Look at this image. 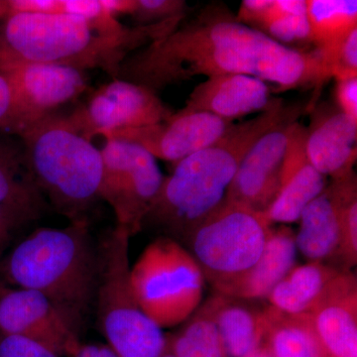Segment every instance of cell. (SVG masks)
Listing matches in <instances>:
<instances>
[{
  "label": "cell",
  "mask_w": 357,
  "mask_h": 357,
  "mask_svg": "<svg viewBox=\"0 0 357 357\" xmlns=\"http://www.w3.org/2000/svg\"><path fill=\"white\" fill-rule=\"evenodd\" d=\"M301 103L283 121L263 134L239 164L225 199L264 213L274 201L280 184L281 170L291 126L298 121Z\"/></svg>",
  "instance_id": "5bb4252c"
},
{
  "label": "cell",
  "mask_w": 357,
  "mask_h": 357,
  "mask_svg": "<svg viewBox=\"0 0 357 357\" xmlns=\"http://www.w3.org/2000/svg\"><path fill=\"white\" fill-rule=\"evenodd\" d=\"M166 351L175 357H225L210 300L166 337Z\"/></svg>",
  "instance_id": "4316f807"
},
{
  "label": "cell",
  "mask_w": 357,
  "mask_h": 357,
  "mask_svg": "<svg viewBox=\"0 0 357 357\" xmlns=\"http://www.w3.org/2000/svg\"><path fill=\"white\" fill-rule=\"evenodd\" d=\"M134 296L160 328L185 323L203 299L204 276L198 262L178 241L160 236L130 268Z\"/></svg>",
  "instance_id": "52a82bcc"
},
{
  "label": "cell",
  "mask_w": 357,
  "mask_h": 357,
  "mask_svg": "<svg viewBox=\"0 0 357 357\" xmlns=\"http://www.w3.org/2000/svg\"><path fill=\"white\" fill-rule=\"evenodd\" d=\"M159 357H175L173 356V354H169V352H164L163 354H162L161 356Z\"/></svg>",
  "instance_id": "d590c367"
},
{
  "label": "cell",
  "mask_w": 357,
  "mask_h": 357,
  "mask_svg": "<svg viewBox=\"0 0 357 357\" xmlns=\"http://www.w3.org/2000/svg\"><path fill=\"white\" fill-rule=\"evenodd\" d=\"M130 16L139 26L156 24L187 16V2L184 0H135Z\"/></svg>",
  "instance_id": "f1b7e54d"
},
{
  "label": "cell",
  "mask_w": 357,
  "mask_h": 357,
  "mask_svg": "<svg viewBox=\"0 0 357 357\" xmlns=\"http://www.w3.org/2000/svg\"><path fill=\"white\" fill-rule=\"evenodd\" d=\"M122 227L109 230L98 243V278L93 307L109 347L119 357H159L166 337L138 305L130 282L129 241Z\"/></svg>",
  "instance_id": "8992f818"
},
{
  "label": "cell",
  "mask_w": 357,
  "mask_h": 357,
  "mask_svg": "<svg viewBox=\"0 0 357 357\" xmlns=\"http://www.w3.org/2000/svg\"><path fill=\"white\" fill-rule=\"evenodd\" d=\"M45 203L28 170L23 150L0 143V206L29 222L41 215Z\"/></svg>",
  "instance_id": "d4e9b609"
},
{
  "label": "cell",
  "mask_w": 357,
  "mask_h": 357,
  "mask_svg": "<svg viewBox=\"0 0 357 357\" xmlns=\"http://www.w3.org/2000/svg\"><path fill=\"white\" fill-rule=\"evenodd\" d=\"M311 109L306 151L312 165L326 178L347 177L354 173L357 158V122L328 102Z\"/></svg>",
  "instance_id": "9a60e30c"
},
{
  "label": "cell",
  "mask_w": 357,
  "mask_h": 357,
  "mask_svg": "<svg viewBox=\"0 0 357 357\" xmlns=\"http://www.w3.org/2000/svg\"><path fill=\"white\" fill-rule=\"evenodd\" d=\"M307 16L311 45L333 73L340 47L357 29V1L307 0Z\"/></svg>",
  "instance_id": "cb8c5ba5"
},
{
  "label": "cell",
  "mask_w": 357,
  "mask_h": 357,
  "mask_svg": "<svg viewBox=\"0 0 357 357\" xmlns=\"http://www.w3.org/2000/svg\"><path fill=\"white\" fill-rule=\"evenodd\" d=\"M98 264V243L84 220L35 230L11 250L2 269L7 281L41 293L82 330L93 307Z\"/></svg>",
  "instance_id": "277c9868"
},
{
  "label": "cell",
  "mask_w": 357,
  "mask_h": 357,
  "mask_svg": "<svg viewBox=\"0 0 357 357\" xmlns=\"http://www.w3.org/2000/svg\"><path fill=\"white\" fill-rule=\"evenodd\" d=\"M225 357H244L262 344L264 309L259 310L227 296L210 298Z\"/></svg>",
  "instance_id": "7402d4cb"
},
{
  "label": "cell",
  "mask_w": 357,
  "mask_h": 357,
  "mask_svg": "<svg viewBox=\"0 0 357 357\" xmlns=\"http://www.w3.org/2000/svg\"><path fill=\"white\" fill-rule=\"evenodd\" d=\"M326 185V177L312 165L306 151V126L294 122L291 126L280 184L274 201L264 213L270 225L292 223Z\"/></svg>",
  "instance_id": "2e32d148"
},
{
  "label": "cell",
  "mask_w": 357,
  "mask_h": 357,
  "mask_svg": "<svg viewBox=\"0 0 357 357\" xmlns=\"http://www.w3.org/2000/svg\"><path fill=\"white\" fill-rule=\"evenodd\" d=\"M6 290V288H4V286L2 285L1 283H0V294H1L2 292H3V291Z\"/></svg>",
  "instance_id": "8d00e7d4"
},
{
  "label": "cell",
  "mask_w": 357,
  "mask_h": 357,
  "mask_svg": "<svg viewBox=\"0 0 357 357\" xmlns=\"http://www.w3.org/2000/svg\"><path fill=\"white\" fill-rule=\"evenodd\" d=\"M0 74L11 84L24 132L88 88L86 72L68 66L2 62Z\"/></svg>",
  "instance_id": "8fae6325"
},
{
  "label": "cell",
  "mask_w": 357,
  "mask_h": 357,
  "mask_svg": "<svg viewBox=\"0 0 357 357\" xmlns=\"http://www.w3.org/2000/svg\"><path fill=\"white\" fill-rule=\"evenodd\" d=\"M185 20L172 32L130 54L117 79L156 93L199 76L248 75L279 91L317 89L333 79L318 52L283 46L239 22L227 4L213 2Z\"/></svg>",
  "instance_id": "6da1fadb"
},
{
  "label": "cell",
  "mask_w": 357,
  "mask_h": 357,
  "mask_svg": "<svg viewBox=\"0 0 357 357\" xmlns=\"http://www.w3.org/2000/svg\"><path fill=\"white\" fill-rule=\"evenodd\" d=\"M337 258L344 269L356 266L357 262V187L347 195L340 217V241Z\"/></svg>",
  "instance_id": "83f0119b"
},
{
  "label": "cell",
  "mask_w": 357,
  "mask_h": 357,
  "mask_svg": "<svg viewBox=\"0 0 357 357\" xmlns=\"http://www.w3.org/2000/svg\"><path fill=\"white\" fill-rule=\"evenodd\" d=\"M20 137L28 170L45 201L70 222L88 220L86 213L100 198V150L55 114Z\"/></svg>",
  "instance_id": "5b68a950"
},
{
  "label": "cell",
  "mask_w": 357,
  "mask_h": 357,
  "mask_svg": "<svg viewBox=\"0 0 357 357\" xmlns=\"http://www.w3.org/2000/svg\"><path fill=\"white\" fill-rule=\"evenodd\" d=\"M283 103L272 98L269 84L248 75L229 74L206 77L185 102V109L208 112L234 122L248 114H262Z\"/></svg>",
  "instance_id": "e0dca14e"
},
{
  "label": "cell",
  "mask_w": 357,
  "mask_h": 357,
  "mask_svg": "<svg viewBox=\"0 0 357 357\" xmlns=\"http://www.w3.org/2000/svg\"><path fill=\"white\" fill-rule=\"evenodd\" d=\"M0 357H58L43 345L27 338L0 333Z\"/></svg>",
  "instance_id": "4dcf8cb0"
},
{
  "label": "cell",
  "mask_w": 357,
  "mask_h": 357,
  "mask_svg": "<svg viewBox=\"0 0 357 357\" xmlns=\"http://www.w3.org/2000/svg\"><path fill=\"white\" fill-rule=\"evenodd\" d=\"M271 227L262 213L225 199L187 243L204 278L215 286L243 273L259 259Z\"/></svg>",
  "instance_id": "ba28073f"
},
{
  "label": "cell",
  "mask_w": 357,
  "mask_h": 357,
  "mask_svg": "<svg viewBox=\"0 0 357 357\" xmlns=\"http://www.w3.org/2000/svg\"><path fill=\"white\" fill-rule=\"evenodd\" d=\"M0 130L6 132L22 135L24 126L17 105L11 84L3 75L0 74Z\"/></svg>",
  "instance_id": "f546056e"
},
{
  "label": "cell",
  "mask_w": 357,
  "mask_h": 357,
  "mask_svg": "<svg viewBox=\"0 0 357 357\" xmlns=\"http://www.w3.org/2000/svg\"><path fill=\"white\" fill-rule=\"evenodd\" d=\"M335 79L357 77V29L351 33L340 47L333 68Z\"/></svg>",
  "instance_id": "1f68e13d"
},
{
  "label": "cell",
  "mask_w": 357,
  "mask_h": 357,
  "mask_svg": "<svg viewBox=\"0 0 357 357\" xmlns=\"http://www.w3.org/2000/svg\"><path fill=\"white\" fill-rule=\"evenodd\" d=\"M185 17L128 27L114 16L93 21L72 14L11 13L0 35V63L102 69L117 79L130 54L172 32Z\"/></svg>",
  "instance_id": "7a4b0ae2"
},
{
  "label": "cell",
  "mask_w": 357,
  "mask_h": 357,
  "mask_svg": "<svg viewBox=\"0 0 357 357\" xmlns=\"http://www.w3.org/2000/svg\"><path fill=\"white\" fill-rule=\"evenodd\" d=\"M326 357H357V279L342 270L309 314Z\"/></svg>",
  "instance_id": "ac0fdd59"
},
{
  "label": "cell",
  "mask_w": 357,
  "mask_h": 357,
  "mask_svg": "<svg viewBox=\"0 0 357 357\" xmlns=\"http://www.w3.org/2000/svg\"><path fill=\"white\" fill-rule=\"evenodd\" d=\"M342 270L325 262L294 266L268 295L270 307L291 316L309 314Z\"/></svg>",
  "instance_id": "603a6c76"
},
{
  "label": "cell",
  "mask_w": 357,
  "mask_h": 357,
  "mask_svg": "<svg viewBox=\"0 0 357 357\" xmlns=\"http://www.w3.org/2000/svg\"><path fill=\"white\" fill-rule=\"evenodd\" d=\"M236 20L289 48L311 45L307 0H244ZM297 50V49H296Z\"/></svg>",
  "instance_id": "44dd1931"
},
{
  "label": "cell",
  "mask_w": 357,
  "mask_h": 357,
  "mask_svg": "<svg viewBox=\"0 0 357 357\" xmlns=\"http://www.w3.org/2000/svg\"><path fill=\"white\" fill-rule=\"evenodd\" d=\"M25 222L27 220L18 213L0 206V251L11 241L14 232Z\"/></svg>",
  "instance_id": "836d02e7"
},
{
  "label": "cell",
  "mask_w": 357,
  "mask_h": 357,
  "mask_svg": "<svg viewBox=\"0 0 357 357\" xmlns=\"http://www.w3.org/2000/svg\"><path fill=\"white\" fill-rule=\"evenodd\" d=\"M244 357H272L270 356L269 351L266 347H264L262 344L255 349V351H251L250 354H248V356Z\"/></svg>",
  "instance_id": "e575fe53"
},
{
  "label": "cell",
  "mask_w": 357,
  "mask_h": 357,
  "mask_svg": "<svg viewBox=\"0 0 357 357\" xmlns=\"http://www.w3.org/2000/svg\"><path fill=\"white\" fill-rule=\"evenodd\" d=\"M264 316L262 344L272 357H326L307 314L291 316L269 306Z\"/></svg>",
  "instance_id": "484cf974"
},
{
  "label": "cell",
  "mask_w": 357,
  "mask_h": 357,
  "mask_svg": "<svg viewBox=\"0 0 357 357\" xmlns=\"http://www.w3.org/2000/svg\"><path fill=\"white\" fill-rule=\"evenodd\" d=\"M174 110L151 89L121 79L103 84L88 102L64 116L88 140L122 129L152 126L169 119Z\"/></svg>",
  "instance_id": "30bf717a"
},
{
  "label": "cell",
  "mask_w": 357,
  "mask_h": 357,
  "mask_svg": "<svg viewBox=\"0 0 357 357\" xmlns=\"http://www.w3.org/2000/svg\"><path fill=\"white\" fill-rule=\"evenodd\" d=\"M296 105L283 103L248 121L234 123L210 146L175 164L143 220L178 243H188L194 230L225 201L239 164L253 144L283 121Z\"/></svg>",
  "instance_id": "3957f363"
},
{
  "label": "cell",
  "mask_w": 357,
  "mask_h": 357,
  "mask_svg": "<svg viewBox=\"0 0 357 357\" xmlns=\"http://www.w3.org/2000/svg\"><path fill=\"white\" fill-rule=\"evenodd\" d=\"M297 245L293 230L272 229L261 256L249 269L213 286L218 294L239 300H261L295 266Z\"/></svg>",
  "instance_id": "ffe728a7"
},
{
  "label": "cell",
  "mask_w": 357,
  "mask_h": 357,
  "mask_svg": "<svg viewBox=\"0 0 357 357\" xmlns=\"http://www.w3.org/2000/svg\"><path fill=\"white\" fill-rule=\"evenodd\" d=\"M234 123L208 112L184 107L158 123L114 131L103 137L139 145L155 158L172 162L175 165L185 157L210 146Z\"/></svg>",
  "instance_id": "4fadbf2b"
},
{
  "label": "cell",
  "mask_w": 357,
  "mask_h": 357,
  "mask_svg": "<svg viewBox=\"0 0 357 357\" xmlns=\"http://www.w3.org/2000/svg\"><path fill=\"white\" fill-rule=\"evenodd\" d=\"M356 187V173L332 180L301 213L296 245L310 262H325L337 257L342 204Z\"/></svg>",
  "instance_id": "d6986e66"
},
{
  "label": "cell",
  "mask_w": 357,
  "mask_h": 357,
  "mask_svg": "<svg viewBox=\"0 0 357 357\" xmlns=\"http://www.w3.org/2000/svg\"><path fill=\"white\" fill-rule=\"evenodd\" d=\"M79 330L41 293L28 289L0 294V333L27 338L58 357L72 356L81 347Z\"/></svg>",
  "instance_id": "7c38bea8"
},
{
  "label": "cell",
  "mask_w": 357,
  "mask_h": 357,
  "mask_svg": "<svg viewBox=\"0 0 357 357\" xmlns=\"http://www.w3.org/2000/svg\"><path fill=\"white\" fill-rule=\"evenodd\" d=\"M100 154L102 175L98 197L112 206L117 227L135 236L142 229L165 177L156 158L134 143L105 138Z\"/></svg>",
  "instance_id": "9c48e42d"
},
{
  "label": "cell",
  "mask_w": 357,
  "mask_h": 357,
  "mask_svg": "<svg viewBox=\"0 0 357 357\" xmlns=\"http://www.w3.org/2000/svg\"><path fill=\"white\" fill-rule=\"evenodd\" d=\"M335 107L357 122V77L335 79Z\"/></svg>",
  "instance_id": "d6a6232c"
}]
</instances>
